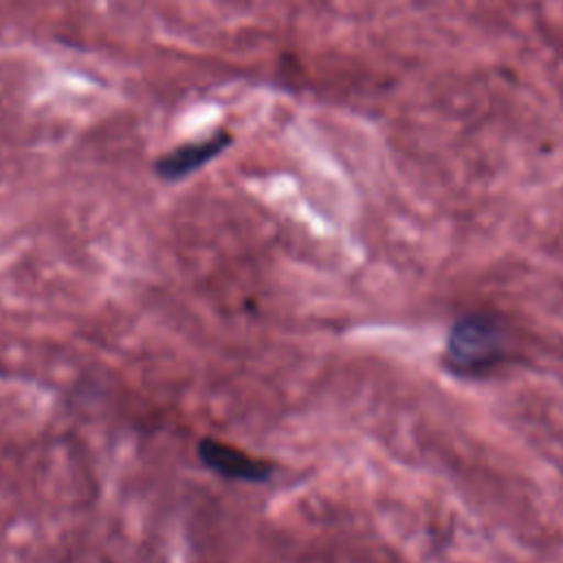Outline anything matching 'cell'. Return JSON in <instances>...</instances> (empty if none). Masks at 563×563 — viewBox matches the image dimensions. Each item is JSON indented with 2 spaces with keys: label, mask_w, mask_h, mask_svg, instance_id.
Wrapping results in <instances>:
<instances>
[{
  "label": "cell",
  "mask_w": 563,
  "mask_h": 563,
  "mask_svg": "<svg viewBox=\"0 0 563 563\" xmlns=\"http://www.w3.org/2000/svg\"><path fill=\"white\" fill-rule=\"evenodd\" d=\"M506 358V341L488 317H466L449 334L444 363L457 376H479Z\"/></svg>",
  "instance_id": "obj_1"
},
{
  "label": "cell",
  "mask_w": 563,
  "mask_h": 563,
  "mask_svg": "<svg viewBox=\"0 0 563 563\" xmlns=\"http://www.w3.org/2000/svg\"><path fill=\"white\" fill-rule=\"evenodd\" d=\"M196 453L205 468H209L211 473H216L224 479L262 484V482H268L273 475V464L268 460L249 455L246 451L235 449L216 438L198 440Z\"/></svg>",
  "instance_id": "obj_2"
},
{
  "label": "cell",
  "mask_w": 563,
  "mask_h": 563,
  "mask_svg": "<svg viewBox=\"0 0 563 563\" xmlns=\"http://www.w3.org/2000/svg\"><path fill=\"white\" fill-rule=\"evenodd\" d=\"M229 134L218 132L211 139L198 141V143H187L176 147L174 152L165 154L158 163H156V174L163 180H178L187 174H191L194 169L202 167L205 163H209L213 156H218L227 145H229Z\"/></svg>",
  "instance_id": "obj_3"
}]
</instances>
